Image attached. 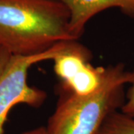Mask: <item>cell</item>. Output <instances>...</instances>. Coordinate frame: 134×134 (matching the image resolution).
<instances>
[{"instance_id":"cell-1","label":"cell","mask_w":134,"mask_h":134,"mask_svg":"<svg viewBox=\"0 0 134 134\" xmlns=\"http://www.w3.org/2000/svg\"><path fill=\"white\" fill-rule=\"evenodd\" d=\"M69 23V10L58 0H0V46L12 55H34L76 40Z\"/></svg>"},{"instance_id":"cell-2","label":"cell","mask_w":134,"mask_h":134,"mask_svg":"<svg viewBox=\"0 0 134 134\" xmlns=\"http://www.w3.org/2000/svg\"><path fill=\"white\" fill-rule=\"evenodd\" d=\"M131 72L123 63L106 67L100 87L90 95L80 96L60 88L56 109L46 127L47 134H98L107 117L125 103V84Z\"/></svg>"},{"instance_id":"cell-3","label":"cell","mask_w":134,"mask_h":134,"mask_svg":"<svg viewBox=\"0 0 134 134\" xmlns=\"http://www.w3.org/2000/svg\"><path fill=\"white\" fill-rule=\"evenodd\" d=\"M74 41L60 42L44 52L34 55L12 56L0 75V134L4 133V125L13 107L25 104L38 108L46 99L47 95L43 90L28 84L29 69L37 63L54 60L69 48Z\"/></svg>"},{"instance_id":"cell-4","label":"cell","mask_w":134,"mask_h":134,"mask_svg":"<svg viewBox=\"0 0 134 134\" xmlns=\"http://www.w3.org/2000/svg\"><path fill=\"white\" fill-rule=\"evenodd\" d=\"M90 51L77 40L54 60V71L61 81L60 87L75 95L84 96L101 85L106 67H95L90 63Z\"/></svg>"},{"instance_id":"cell-5","label":"cell","mask_w":134,"mask_h":134,"mask_svg":"<svg viewBox=\"0 0 134 134\" xmlns=\"http://www.w3.org/2000/svg\"><path fill=\"white\" fill-rule=\"evenodd\" d=\"M69 12V31L77 40L83 33L86 23L97 14L110 8H118L134 18V0H58Z\"/></svg>"},{"instance_id":"cell-6","label":"cell","mask_w":134,"mask_h":134,"mask_svg":"<svg viewBox=\"0 0 134 134\" xmlns=\"http://www.w3.org/2000/svg\"><path fill=\"white\" fill-rule=\"evenodd\" d=\"M98 134H134V119L114 111L107 117Z\"/></svg>"},{"instance_id":"cell-7","label":"cell","mask_w":134,"mask_h":134,"mask_svg":"<svg viewBox=\"0 0 134 134\" xmlns=\"http://www.w3.org/2000/svg\"><path fill=\"white\" fill-rule=\"evenodd\" d=\"M130 86L126 93V100L121 107V112L125 115L134 119V69L131 72Z\"/></svg>"},{"instance_id":"cell-8","label":"cell","mask_w":134,"mask_h":134,"mask_svg":"<svg viewBox=\"0 0 134 134\" xmlns=\"http://www.w3.org/2000/svg\"><path fill=\"white\" fill-rule=\"evenodd\" d=\"M12 56L13 55L8 50L0 46V75L9 63Z\"/></svg>"},{"instance_id":"cell-9","label":"cell","mask_w":134,"mask_h":134,"mask_svg":"<svg viewBox=\"0 0 134 134\" xmlns=\"http://www.w3.org/2000/svg\"><path fill=\"white\" fill-rule=\"evenodd\" d=\"M22 134H47V133H46V127H43L42 126V127H37L35 129L23 132Z\"/></svg>"}]
</instances>
